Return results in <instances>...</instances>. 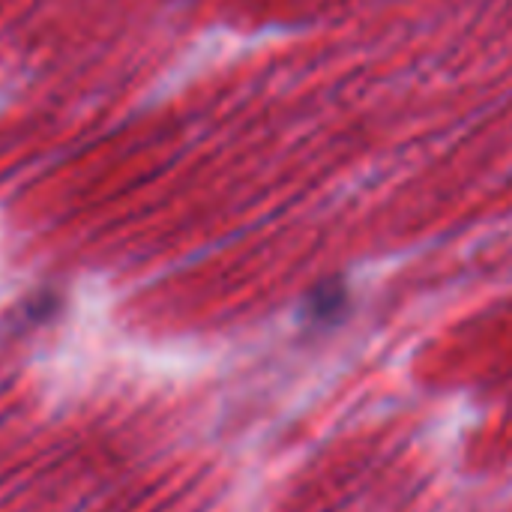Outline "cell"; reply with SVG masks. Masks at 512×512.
<instances>
[]
</instances>
